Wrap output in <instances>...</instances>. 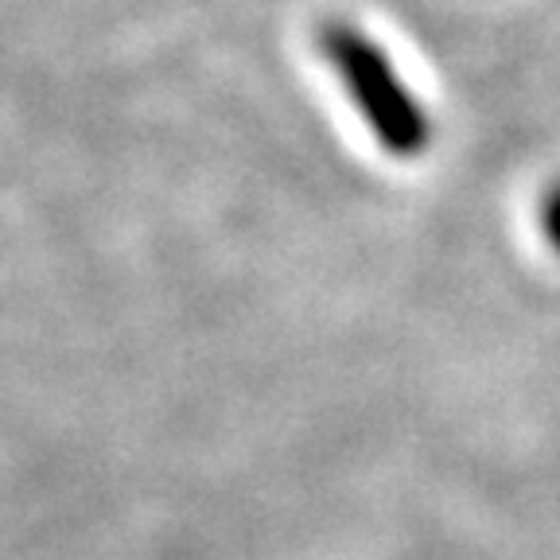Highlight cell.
<instances>
[{"instance_id": "6da1fadb", "label": "cell", "mask_w": 560, "mask_h": 560, "mask_svg": "<svg viewBox=\"0 0 560 560\" xmlns=\"http://www.w3.org/2000/svg\"><path fill=\"white\" fill-rule=\"evenodd\" d=\"M319 47H324L339 82L347 86V97L362 114L366 129L374 132V140L389 156L412 160L429 149V114H424V105L401 82L385 47H377L362 27L342 24V20L324 24Z\"/></svg>"}, {"instance_id": "7a4b0ae2", "label": "cell", "mask_w": 560, "mask_h": 560, "mask_svg": "<svg viewBox=\"0 0 560 560\" xmlns=\"http://www.w3.org/2000/svg\"><path fill=\"white\" fill-rule=\"evenodd\" d=\"M545 234H549L552 249L560 254V184L549 191V199H545Z\"/></svg>"}]
</instances>
